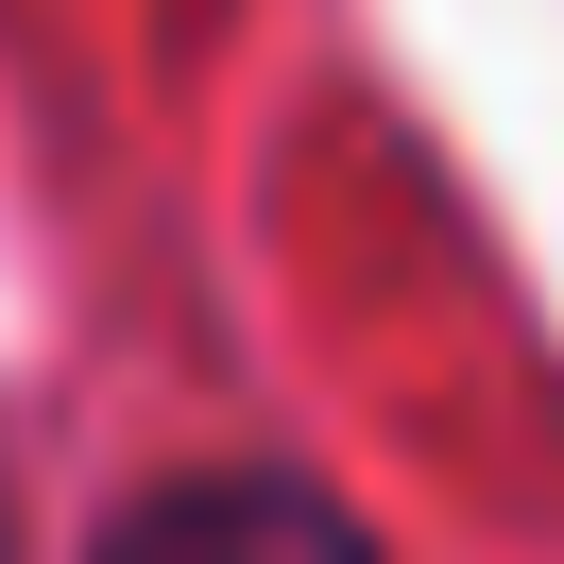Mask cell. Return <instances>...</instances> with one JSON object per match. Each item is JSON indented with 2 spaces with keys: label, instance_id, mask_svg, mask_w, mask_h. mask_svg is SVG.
<instances>
[{
  "label": "cell",
  "instance_id": "obj_1",
  "mask_svg": "<svg viewBox=\"0 0 564 564\" xmlns=\"http://www.w3.org/2000/svg\"><path fill=\"white\" fill-rule=\"evenodd\" d=\"M104 564H359V547L308 496H274V479H188V496H154V513H120Z\"/></svg>",
  "mask_w": 564,
  "mask_h": 564
}]
</instances>
